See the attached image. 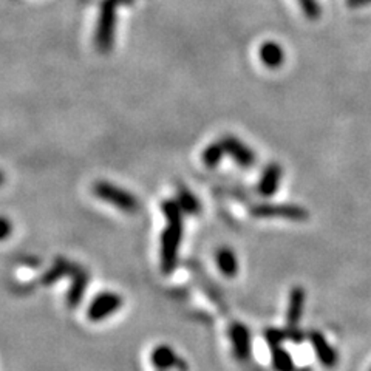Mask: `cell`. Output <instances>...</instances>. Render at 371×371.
Returning a JSON list of instances; mask_svg holds the SVG:
<instances>
[{
  "label": "cell",
  "instance_id": "6da1fadb",
  "mask_svg": "<svg viewBox=\"0 0 371 371\" xmlns=\"http://www.w3.org/2000/svg\"><path fill=\"white\" fill-rule=\"evenodd\" d=\"M161 211L167 220V226L161 236V271L170 274L175 271L181 238H183V211L175 200L161 203Z\"/></svg>",
  "mask_w": 371,
  "mask_h": 371
},
{
  "label": "cell",
  "instance_id": "7a4b0ae2",
  "mask_svg": "<svg viewBox=\"0 0 371 371\" xmlns=\"http://www.w3.org/2000/svg\"><path fill=\"white\" fill-rule=\"evenodd\" d=\"M118 0H102L99 8L98 27L94 33V44L101 53H109L115 44L116 30V6Z\"/></svg>",
  "mask_w": 371,
  "mask_h": 371
},
{
  "label": "cell",
  "instance_id": "3957f363",
  "mask_svg": "<svg viewBox=\"0 0 371 371\" xmlns=\"http://www.w3.org/2000/svg\"><path fill=\"white\" fill-rule=\"evenodd\" d=\"M93 194L96 195L99 200L115 206V208L126 214H136L138 209H140V203H138L135 195L109 183V181H96V183L93 184Z\"/></svg>",
  "mask_w": 371,
  "mask_h": 371
},
{
  "label": "cell",
  "instance_id": "277c9868",
  "mask_svg": "<svg viewBox=\"0 0 371 371\" xmlns=\"http://www.w3.org/2000/svg\"><path fill=\"white\" fill-rule=\"evenodd\" d=\"M121 306H123V297L115 294V292H101L90 304L87 317L92 322H101L115 314Z\"/></svg>",
  "mask_w": 371,
  "mask_h": 371
},
{
  "label": "cell",
  "instance_id": "5b68a950",
  "mask_svg": "<svg viewBox=\"0 0 371 371\" xmlns=\"http://www.w3.org/2000/svg\"><path fill=\"white\" fill-rule=\"evenodd\" d=\"M220 143L223 145L224 152L231 155V157L236 160L238 166H241V167H251L253 166L254 161H255L253 150L246 148V145L241 143L240 140H237L236 136H232V135L223 136Z\"/></svg>",
  "mask_w": 371,
  "mask_h": 371
},
{
  "label": "cell",
  "instance_id": "8992f818",
  "mask_svg": "<svg viewBox=\"0 0 371 371\" xmlns=\"http://www.w3.org/2000/svg\"><path fill=\"white\" fill-rule=\"evenodd\" d=\"M229 338L232 342V350H234V356L238 360H246L251 353V334L243 323H232L229 328Z\"/></svg>",
  "mask_w": 371,
  "mask_h": 371
},
{
  "label": "cell",
  "instance_id": "52a82bcc",
  "mask_svg": "<svg viewBox=\"0 0 371 371\" xmlns=\"http://www.w3.org/2000/svg\"><path fill=\"white\" fill-rule=\"evenodd\" d=\"M309 340L313 343V348L319 362L326 368H333L338 365L339 362V355L336 351L330 342L325 339V336L319 331H311L309 333Z\"/></svg>",
  "mask_w": 371,
  "mask_h": 371
},
{
  "label": "cell",
  "instance_id": "ba28073f",
  "mask_svg": "<svg viewBox=\"0 0 371 371\" xmlns=\"http://www.w3.org/2000/svg\"><path fill=\"white\" fill-rule=\"evenodd\" d=\"M73 282H72V287L70 291H68V306H77L81 304V300L84 297V292L87 289V283H89V274L85 272L79 265L74 266V271L72 274Z\"/></svg>",
  "mask_w": 371,
  "mask_h": 371
},
{
  "label": "cell",
  "instance_id": "9c48e42d",
  "mask_svg": "<svg viewBox=\"0 0 371 371\" xmlns=\"http://www.w3.org/2000/svg\"><path fill=\"white\" fill-rule=\"evenodd\" d=\"M152 364L158 371H166V370L177 368V367L184 368V364L179 360V358L177 356V353L172 350L170 347H167V345H160L158 348L153 350Z\"/></svg>",
  "mask_w": 371,
  "mask_h": 371
},
{
  "label": "cell",
  "instance_id": "30bf717a",
  "mask_svg": "<svg viewBox=\"0 0 371 371\" xmlns=\"http://www.w3.org/2000/svg\"><path fill=\"white\" fill-rule=\"evenodd\" d=\"M304 305H305V289L296 287L292 288L289 294V304H288V313L287 321L288 326H297L301 314H304Z\"/></svg>",
  "mask_w": 371,
  "mask_h": 371
},
{
  "label": "cell",
  "instance_id": "8fae6325",
  "mask_svg": "<svg viewBox=\"0 0 371 371\" xmlns=\"http://www.w3.org/2000/svg\"><path fill=\"white\" fill-rule=\"evenodd\" d=\"M215 258H217V266L223 275H226V277H236L238 272V260L232 249L221 248Z\"/></svg>",
  "mask_w": 371,
  "mask_h": 371
},
{
  "label": "cell",
  "instance_id": "7c38bea8",
  "mask_svg": "<svg viewBox=\"0 0 371 371\" xmlns=\"http://www.w3.org/2000/svg\"><path fill=\"white\" fill-rule=\"evenodd\" d=\"M177 203L179 204L181 211L186 214L195 215L201 211V204L198 201V198L183 184H178L177 187Z\"/></svg>",
  "mask_w": 371,
  "mask_h": 371
},
{
  "label": "cell",
  "instance_id": "4fadbf2b",
  "mask_svg": "<svg viewBox=\"0 0 371 371\" xmlns=\"http://www.w3.org/2000/svg\"><path fill=\"white\" fill-rule=\"evenodd\" d=\"M280 174H282V170L277 164H272V166L267 167L260 179V183H258V192L265 196L272 195L275 191H277Z\"/></svg>",
  "mask_w": 371,
  "mask_h": 371
},
{
  "label": "cell",
  "instance_id": "5bb4252c",
  "mask_svg": "<svg viewBox=\"0 0 371 371\" xmlns=\"http://www.w3.org/2000/svg\"><path fill=\"white\" fill-rule=\"evenodd\" d=\"M251 214L254 217H289V218H299L300 212L289 209V208H283V206H254L251 209Z\"/></svg>",
  "mask_w": 371,
  "mask_h": 371
},
{
  "label": "cell",
  "instance_id": "9a60e30c",
  "mask_svg": "<svg viewBox=\"0 0 371 371\" xmlns=\"http://www.w3.org/2000/svg\"><path fill=\"white\" fill-rule=\"evenodd\" d=\"M74 266L73 263L70 262H67L65 258H57V260L55 262L53 267H51V270H48L45 274H44V277H42V283L44 284H51V283H55L57 282L59 279H62V277H67V275H72L73 274V270H74Z\"/></svg>",
  "mask_w": 371,
  "mask_h": 371
},
{
  "label": "cell",
  "instance_id": "2e32d148",
  "mask_svg": "<svg viewBox=\"0 0 371 371\" xmlns=\"http://www.w3.org/2000/svg\"><path fill=\"white\" fill-rule=\"evenodd\" d=\"M260 57L266 67L277 68L283 60V51L277 44H274V42H267V44H265L260 48Z\"/></svg>",
  "mask_w": 371,
  "mask_h": 371
},
{
  "label": "cell",
  "instance_id": "e0dca14e",
  "mask_svg": "<svg viewBox=\"0 0 371 371\" xmlns=\"http://www.w3.org/2000/svg\"><path fill=\"white\" fill-rule=\"evenodd\" d=\"M271 356H272V367L277 371H294L296 370L292 356L284 348H282V347L271 348Z\"/></svg>",
  "mask_w": 371,
  "mask_h": 371
},
{
  "label": "cell",
  "instance_id": "ac0fdd59",
  "mask_svg": "<svg viewBox=\"0 0 371 371\" xmlns=\"http://www.w3.org/2000/svg\"><path fill=\"white\" fill-rule=\"evenodd\" d=\"M224 153H226V152H224L221 143L209 144L208 148H206L204 152H203V162L208 167H217L218 164L221 162Z\"/></svg>",
  "mask_w": 371,
  "mask_h": 371
},
{
  "label": "cell",
  "instance_id": "d6986e66",
  "mask_svg": "<svg viewBox=\"0 0 371 371\" xmlns=\"http://www.w3.org/2000/svg\"><path fill=\"white\" fill-rule=\"evenodd\" d=\"M265 338H266L267 345H270V348L282 347V343L287 340V331H284V330H275V328H270V330H266Z\"/></svg>",
  "mask_w": 371,
  "mask_h": 371
},
{
  "label": "cell",
  "instance_id": "ffe728a7",
  "mask_svg": "<svg viewBox=\"0 0 371 371\" xmlns=\"http://www.w3.org/2000/svg\"><path fill=\"white\" fill-rule=\"evenodd\" d=\"M11 232H13L11 221L5 217H0V241H4L10 237Z\"/></svg>",
  "mask_w": 371,
  "mask_h": 371
},
{
  "label": "cell",
  "instance_id": "44dd1931",
  "mask_svg": "<svg viewBox=\"0 0 371 371\" xmlns=\"http://www.w3.org/2000/svg\"><path fill=\"white\" fill-rule=\"evenodd\" d=\"M5 183V175H4V172L0 170V186H2Z\"/></svg>",
  "mask_w": 371,
  "mask_h": 371
},
{
  "label": "cell",
  "instance_id": "7402d4cb",
  "mask_svg": "<svg viewBox=\"0 0 371 371\" xmlns=\"http://www.w3.org/2000/svg\"><path fill=\"white\" fill-rule=\"evenodd\" d=\"M370 371H371V368H370Z\"/></svg>",
  "mask_w": 371,
  "mask_h": 371
}]
</instances>
